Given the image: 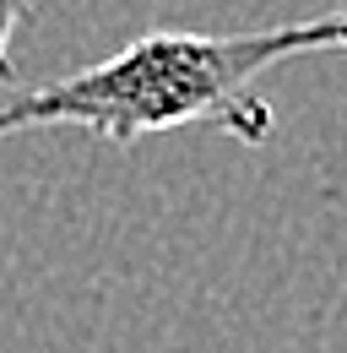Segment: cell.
I'll return each mask as SVG.
<instances>
[{
  "label": "cell",
  "mask_w": 347,
  "mask_h": 353,
  "mask_svg": "<svg viewBox=\"0 0 347 353\" xmlns=\"http://www.w3.org/2000/svg\"><path fill=\"white\" fill-rule=\"evenodd\" d=\"M33 11V0H0V88H6V54H11V39L22 28V17Z\"/></svg>",
  "instance_id": "cell-2"
},
{
  "label": "cell",
  "mask_w": 347,
  "mask_h": 353,
  "mask_svg": "<svg viewBox=\"0 0 347 353\" xmlns=\"http://www.w3.org/2000/svg\"><path fill=\"white\" fill-rule=\"evenodd\" d=\"M347 49V11L277 22L255 33H147L120 54L54 77L43 88H0V141L43 125H76L92 141L136 147L141 136L212 125L244 147H260L277 114L255 98V82L299 54Z\"/></svg>",
  "instance_id": "cell-1"
}]
</instances>
